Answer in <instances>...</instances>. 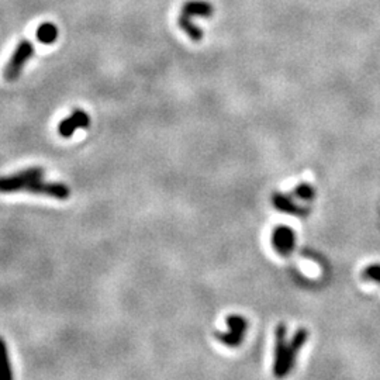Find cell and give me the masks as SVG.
I'll list each match as a JSON object with an SVG mask.
<instances>
[{
  "instance_id": "obj_1",
  "label": "cell",
  "mask_w": 380,
  "mask_h": 380,
  "mask_svg": "<svg viewBox=\"0 0 380 380\" xmlns=\"http://www.w3.org/2000/svg\"><path fill=\"white\" fill-rule=\"evenodd\" d=\"M44 169L40 167L28 168L10 176H0V193H17L24 192L28 183L43 179Z\"/></svg>"
},
{
  "instance_id": "obj_2",
  "label": "cell",
  "mask_w": 380,
  "mask_h": 380,
  "mask_svg": "<svg viewBox=\"0 0 380 380\" xmlns=\"http://www.w3.org/2000/svg\"><path fill=\"white\" fill-rule=\"evenodd\" d=\"M33 55H34L33 43L28 41V40H21L17 44V47H16V50H14L9 63H8V67L5 70V78L9 82L17 81L21 71H23V68L25 67V63L31 59V56H33Z\"/></svg>"
},
{
  "instance_id": "obj_3",
  "label": "cell",
  "mask_w": 380,
  "mask_h": 380,
  "mask_svg": "<svg viewBox=\"0 0 380 380\" xmlns=\"http://www.w3.org/2000/svg\"><path fill=\"white\" fill-rule=\"evenodd\" d=\"M288 328L283 323L277 324L275 330V361H273V374L276 377H284L286 373V358H288Z\"/></svg>"
},
{
  "instance_id": "obj_4",
  "label": "cell",
  "mask_w": 380,
  "mask_h": 380,
  "mask_svg": "<svg viewBox=\"0 0 380 380\" xmlns=\"http://www.w3.org/2000/svg\"><path fill=\"white\" fill-rule=\"evenodd\" d=\"M24 192L50 196L58 200H67L71 198V189L68 184L62 182H44L43 179L28 183L24 189Z\"/></svg>"
},
{
  "instance_id": "obj_5",
  "label": "cell",
  "mask_w": 380,
  "mask_h": 380,
  "mask_svg": "<svg viewBox=\"0 0 380 380\" xmlns=\"http://www.w3.org/2000/svg\"><path fill=\"white\" fill-rule=\"evenodd\" d=\"M272 248L280 257H289L296 248V234L288 226H277L272 231Z\"/></svg>"
},
{
  "instance_id": "obj_6",
  "label": "cell",
  "mask_w": 380,
  "mask_h": 380,
  "mask_svg": "<svg viewBox=\"0 0 380 380\" xmlns=\"http://www.w3.org/2000/svg\"><path fill=\"white\" fill-rule=\"evenodd\" d=\"M90 125L89 114L82 109H75L68 117L63 118L58 125V134L62 138H71L78 129H87Z\"/></svg>"
},
{
  "instance_id": "obj_7",
  "label": "cell",
  "mask_w": 380,
  "mask_h": 380,
  "mask_svg": "<svg viewBox=\"0 0 380 380\" xmlns=\"http://www.w3.org/2000/svg\"><path fill=\"white\" fill-rule=\"evenodd\" d=\"M272 204L277 211H280L283 214L297 215V217H306L310 214V209L297 204L293 200L292 195L288 196V195H283V193L277 192V193L272 195Z\"/></svg>"
},
{
  "instance_id": "obj_8",
  "label": "cell",
  "mask_w": 380,
  "mask_h": 380,
  "mask_svg": "<svg viewBox=\"0 0 380 380\" xmlns=\"http://www.w3.org/2000/svg\"><path fill=\"white\" fill-rule=\"evenodd\" d=\"M310 332L306 328H299L295 335L292 337L289 346H288V358H286V373L289 374V372L293 369L297 355L302 351V348L304 346V344L308 341Z\"/></svg>"
},
{
  "instance_id": "obj_9",
  "label": "cell",
  "mask_w": 380,
  "mask_h": 380,
  "mask_svg": "<svg viewBox=\"0 0 380 380\" xmlns=\"http://www.w3.org/2000/svg\"><path fill=\"white\" fill-rule=\"evenodd\" d=\"M182 13L190 17H211L214 8L207 0H189L182 6Z\"/></svg>"
},
{
  "instance_id": "obj_10",
  "label": "cell",
  "mask_w": 380,
  "mask_h": 380,
  "mask_svg": "<svg viewBox=\"0 0 380 380\" xmlns=\"http://www.w3.org/2000/svg\"><path fill=\"white\" fill-rule=\"evenodd\" d=\"M178 24L193 41L198 43V41L203 40V36H204L203 30L192 20V17H190V16L180 12V14L178 17Z\"/></svg>"
},
{
  "instance_id": "obj_11",
  "label": "cell",
  "mask_w": 380,
  "mask_h": 380,
  "mask_svg": "<svg viewBox=\"0 0 380 380\" xmlns=\"http://www.w3.org/2000/svg\"><path fill=\"white\" fill-rule=\"evenodd\" d=\"M10 379H13V372H12L9 351H8V344L2 337H0V380H10Z\"/></svg>"
},
{
  "instance_id": "obj_12",
  "label": "cell",
  "mask_w": 380,
  "mask_h": 380,
  "mask_svg": "<svg viewBox=\"0 0 380 380\" xmlns=\"http://www.w3.org/2000/svg\"><path fill=\"white\" fill-rule=\"evenodd\" d=\"M37 40L44 44V45H51L56 41L59 31L56 28V25L54 23H43L39 28H37Z\"/></svg>"
},
{
  "instance_id": "obj_13",
  "label": "cell",
  "mask_w": 380,
  "mask_h": 380,
  "mask_svg": "<svg viewBox=\"0 0 380 380\" xmlns=\"http://www.w3.org/2000/svg\"><path fill=\"white\" fill-rule=\"evenodd\" d=\"M213 335H214V338L217 341H220L221 344L226 345L227 348H238L244 342V338H245V335L237 334V332L230 331V330L226 331V332L215 331Z\"/></svg>"
},
{
  "instance_id": "obj_14",
  "label": "cell",
  "mask_w": 380,
  "mask_h": 380,
  "mask_svg": "<svg viewBox=\"0 0 380 380\" xmlns=\"http://www.w3.org/2000/svg\"><path fill=\"white\" fill-rule=\"evenodd\" d=\"M226 324L229 327L230 331H234L237 334L245 335L246 330H248V321L245 317L242 315H237V314H231L226 319Z\"/></svg>"
},
{
  "instance_id": "obj_15",
  "label": "cell",
  "mask_w": 380,
  "mask_h": 380,
  "mask_svg": "<svg viewBox=\"0 0 380 380\" xmlns=\"http://www.w3.org/2000/svg\"><path fill=\"white\" fill-rule=\"evenodd\" d=\"M315 189L310 183H300L292 190V196L296 199H302L306 202H311L315 199Z\"/></svg>"
},
{
  "instance_id": "obj_16",
  "label": "cell",
  "mask_w": 380,
  "mask_h": 380,
  "mask_svg": "<svg viewBox=\"0 0 380 380\" xmlns=\"http://www.w3.org/2000/svg\"><path fill=\"white\" fill-rule=\"evenodd\" d=\"M363 277L366 280L380 284V264H370L363 269Z\"/></svg>"
}]
</instances>
